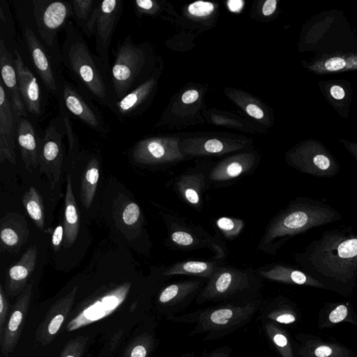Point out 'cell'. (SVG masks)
<instances>
[{
	"label": "cell",
	"mask_w": 357,
	"mask_h": 357,
	"mask_svg": "<svg viewBox=\"0 0 357 357\" xmlns=\"http://www.w3.org/2000/svg\"><path fill=\"white\" fill-rule=\"evenodd\" d=\"M37 254L36 246H31L24 252L20 260L10 268L8 279L11 287H20L28 280L36 267Z\"/></svg>",
	"instance_id": "obj_28"
},
{
	"label": "cell",
	"mask_w": 357,
	"mask_h": 357,
	"mask_svg": "<svg viewBox=\"0 0 357 357\" xmlns=\"http://www.w3.org/2000/svg\"><path fill=\"white\" fill-rule=\"evenodd\" d=\"M73 19L82 33L88 38L94 36L100 0H73Z\"/></svg>",
	"instance_id": "obj_25"
},
{
	"label": "cell",
	"mask_w": 357,
	"mask_h": 357,
	"mask_svg": "<svg viewBox=\"0 0 357 357\" xmlns=\"http://www.w3.org/2000/svg\"><path fill=\"white\" fill-rule=\"evenodd\" d=\"M262 279L255 271L222 264L209 279L195 302L249 301L260 298Z\"/></svg>",
	"instance_id": "obj_5"
},
{
	"label": "cell",
	"mask_w": 357,
	"mask_h": 357,
	"mask_svg": "<svg viewBox=\"0 0 357 357\" xmlns=\"http://www.w3.org/2000/svg\"><path fill=\"white\" fill-rule=\"evenodd\" d=\"M348 307L345 304H340L337 306L330 313L329 321L331 324H338L346 319L348 316L349 311Z\"/></svg>",
	"instance_id": "obj_37"
},
{
	"label": "cell",
	"mask_w": 357,
	"mask_h": 357,
	"mask_svg": "<svg viewBox=\"0 0 357 357\" xmlns=\"http://www.w3.org/2000/svg\"><path fill=\"white\" fill-rule=\"evenodd\" d=\"M214 8V6L212 3L198 1L190 5L188 11L193 16L203 17L211 14Z\"/></svg>",
	"instance_id": "obj_36"
},
{
	"label": "cell",
	"mask_w": 357,
	"mask_h": 357,
	"mask_svg": "<svg viewBox=\"0 0 357 357\" xmlns=\"http://www.w3.org/2000/svg\"><path fill=\"white\" fill-rule=\"evenodd\" d=\"M209 173H191L180 175L175 180L174 188L185 203L197 210L203 205L204 193L210 187Z\"/></svg>",
	"instance_id": "obj_21"
},
{
	"label": "cell",
	"mask_w": 357,
	"mask_h": 357,
	"mask_svg": "<svg viewBox=\"0 0 357 357\" xmlns=\"http://www.w3.org/2000/svg\"><path fill=\"white\" fill-rule=\"evenodd\" d=\"M32 3L37 35L60 68L62 58L58 35L73 18L71 1L33 0Z\"/></svg>",
	"instance_id": "obj_6"
},
{
	"label": "cell",
	"mask_w": 357,
	"mask_h": 357,
	"mask_svg": "<svg viewBox=\"0 0 357 357\" xmlns=\"http://www.w3.org/2000/svg\"><path fill=\"white\" fill-rule=\"evenodd\" d=\"M0 40L4 42L8 50L14 53L16 50V32L9 5L6 0L0 1Z\"/></svg>",
	"instance_id": "obj_30"
},
{
	"label": "cell",
	"mask_w": 357,
	"mask_h": 357,
	"mask_svg": "<svg viewBox=\"0 0 357 357\" xmlns=\"http://www.w3.org/2000/svg\"><path fill=\"white\" fill-rule=\"evenodd\" d=\"M328 92L330 97L336 102H343L346 98V92L344 87L338 84L330 86Z\"/></svg>",
	"instance_id": "obj_40"
},
{
	"label": "cell",
	"mask_w": 357,
	"mask_h": 357,
	"mask_svg": "<svg viewBox=\"0 0 357 357\" xmlns=\"http://www.w3.org/2000/svg\"><path fill=\"white\" fill-rule=\"evenodd\" d=\"M166 222L168 229V244L173 249L190 251L210 247L220 250L221 247L214 239L200 227L183 225L172 217L167 218Z\"/></svg>",
	"instance_id": "obj_14"
},
{
	"label": "cell",
	"mask_w": 357,
	"mask_h": 357,
	"mask_svg": "<svg viewBox=\"0 0 357 357\" xmlns=\"http://www.w3.org/2000/svg\"><path fill=\"white\" fill-rule=\"evenodd\" d=\"M22 29L35 70L49 92L55 97H58L61 77L57 72L55 62L38 38L36 32L26 24L22 25Z\"/></svg>",
	"instance_id": "obj_12"
},
{
	"label": "cell",
	"mask_w": 357,
	"mask_h": 357,
	"mask_svg": "<svg viewBox=\"0 0 357 357\" xmlns=\"http://www.w3.org/2000/svg\"><path fill=\"white\" fill-rule=\"evenodd\" d=\"M261 279L296 286H309L325 289L319 281L300 269L284 264H272L263 266L255 271Z\"/></svg>",
	"instance_id": "obj_20"
},
{
	"label": "cell",
	"mask_w": 357,
	"mask_h": 357,
	"mask_svg": "<svg viewBox=\"0 0 357 357\" xmlns=\"http://www.w3.org/2000/svg\"><path fill=\"white\" fill-rule=\"evenodd\" d=\"M73 357V356H68V357Z\"/></svg>",
	"instance_id": "obj_49"
},
{
	"label": "cell",
	"mask_w": 357,
	"mask_h": 357,
	"mask_svg": "<svg viewBox=\"0 0 357 357\" xmlns=\"http://www.w3.org/2000/svg\"><path fill=\"white\" fill-rule=\"evenodd\" d=\"M264 329L281 357H294L292 345L287 335L282 329L273 322L266 323Z\"/></svg>",
	"instance_id": "obj_31"
},
{
	"label": "cell",
	"mask_w": 357,
	"mask_h": 357,
	"mask_svg": "<svg viewBox=\"0 0 357 357\" xmlns=\"http://www.w3.org/2000/svg\"><path fill=\"white\" fill-rule=\"evenodd\" d=\"M0 67H1V82L7 92L10 102L12 105L16 117H28V111L22 99L18 87L14 55L0 40Z\"/></svg>",
	"instance_id": "obj_18"
},
{
	"label": "cell",
	"mask_w": 357,
	"mask_h": 357,
	"mask_svg": "<svg viewBox=\"0 0 357 357\" xmlns=\"http://www.w3.org/2000/svg\"><path fill=\"white\" fill-rule=\"evenodd\" d=\"M296 171L319 178H331L340 173L339 163L321 143L310 140L303 143L287 157Z\"/></svg>",
	"instance_id": "obj_9"
},
{
	"label": "cell",
	"mask_w": 357,
	"mask_h": 357,
	"mask_svg": "<svg viewBox=\"0 0 357 357\" xmlns=\"http://www.w3.org/2000/svg\"><path fill=\"white\" fill-rule=\"evenodd\" d=\"M16 138L22 161L27 171L32 173L39 164L40 139L35 126L28 117H16Z\"/></svg>",
	"instance_id": "obj_19"
},
{
	"label": "cell",
	"mask_w": 357,
	"mask_h": 357,
	"mask_svg": "<svg viewBox=\"0 0 357 357\" xmlns=\"http://www.w3.org/2000/svg\"><path fill=\"white\" fill-rule=\"evenodd\" d=\"M223 150L224 144L218 140H209L204 144V151L209 154H219Z\"/></svg>",
	"instance_id": "obj_39"
},
{
	"label": "cell",
	"mask_w": 357,
	"mask_h": 357,
	"mask_svg": "<svg viewBox=\"0 0 357 357\" xmlns=\"http://www.w3.org/2000/svg\"><path fill=\"white\" fill-rule=\"evenodd\" d=\"M215 225L227 240H234L240 235L244 227L243 220L221 217L215 221Z\"/></svg>",
	"instance_id": "obj_34"
},
{
	"label": "cell",
	"mask_w": 357,
	"mask_h": 357,
	"mask_svg": "<svg viewBox=\"0 0 357 357\" xmlns=\"http://www.w3.org/2000/svg\"><path fill=\"white\" fill-rule=\"evenodd\" d=\"M23 320V314L21 311H16L11 316L8 323V329L11 331H16L18 326L21 324Z\"/></svg>",
	"instance_id": "obj_41"
},
{
	"label": "cell",
	"mask_w": 357,
	"mask_h": 357,
	"mask_svg": "<svg viewBox=\"0 0 357 357\" xmlns=\"http://www.w3.org/2000/svg\"><path fill=\"white\" fill-rule=\"evenodd\" d=\"M146 350L143 345H138L134 348L131 353V357H146Z\"/></svg>",
	"instance_id": "obj_48"
},
{
	"label": "cell",
	"mask_w": 357,
	"mask_h": 357,
	"mask_svg": "<svg viewBox=\"0 0 357 357\" xmlns=\"http://www.w3.org/2000/svg\"><path fill=\"white\" fill-rule=\"evenodd\" d=\"M276 5H277V1L276 0H267V1H265L263 8H262V12L264 16H271L275 11Z\"/></svg>",
	"instance_id": "obj_45"
},
{
	"label": "cell",
	"mask_w": 357,
	"mask_h": 357,
	"mask_svg": "<svg viewBox=\"0 0 357 357\" xmlns=\"http://www.w3.org/2000/svg\"><path fill=\"white\" fill-rule=\"evenodd\" d=\"M243 5L242 0H230L228 1V7L232 12H239L243 7Z\"/></svg>",
	"instance_id": "obj_47"
},
{
	"label": "cell",
	"mask_w": 357,
	"mask_h": 357,
	"mask_svg": "<svg viewBox=\"0 0 357 357\" xmlns=\"http://www.w3.org/2000/svg\"><path fill=\"white\" fill-rule=\"evenodd\" d=\"M300 353L306 357H348L350 354L343 347L330 344L309 345Z\"/></svg>",
	"instance_id": "obj_33"
},
{
	"label": "cell",
	"mask_w": 357,
	"mask_h": 357,
	"mask_svg": "<svg viewBox=\"0 0 357 357\" xmlns=\"http://www.w3.org/2000/svg\"><path fill=\"white\" fill-rule=\"evenodd\" d=\"M198 97H199L198 92L196 90H194V89H191V90L187 91L186 92H185L183 94L181 99H182V102L184 104H189L197 101Z\"/></svg>",
	"instance_id": "obj_43"
},
{
	"label": "cell",
	"mask_w": 357,
	"mask_h": 357,
	"mask_svg": "<svg viewBox=\"0 0 357 357\" xmlns=\"http://www.w3.org/2000/svg\"><path fill=\"white\" fill-rule=\"evenodd\" d=\"M16 115L10 102L7 92L0 82V162H16Z\"/></svg>",
	"instance_id": "obj_15"
},
{
	"label": "cell",
	"mask_w": 357,
	"mask_h": 357,
	"mask_svg": "<svg viewBox=\"0 0 357 357\" xmlns=\"http://www.w3.org/2000/svg\"><path fill=\"white\" fill-rule=\"evenodd\" d=\"M18 87L22 99L27 111L33 115L42 114V97L41 88L36 77L32 71L25 65L21 54L17 48L14 53Z\"/></svg>",
	"instance_id": "obj_17"
},
{
	"label": "cell",
	"mask_w": 357,
	"mask_h": 357,
	"mask_svg": "<svg viewBox=\"0 0 357 357\" xmlns=\"http://www.w3.org/2000/svg\"><path fill=\"white\" fill-rule=\"evenodd\" d=\"M310 71L315 73H343L357 70V54L346 53L323 57L310 64Z\"/></svg>",
	"instance_id": "obj_26"
},
{
	"label": "cell",
	"mask_w": 357,
	"mask_h": 357,
	"mask_svg": "<svg viewBox=\"0 0 357 357\" xmlns=\"http://www.w3.org/2000/svg\"><path fill=\"white\" fill-rule=\"evenodd\" d=\"M254 163L249 158L230 160L215 166L209 173V182L213 186H219L235 181L244 175L249 174L253 168Z\"/></svg>",
	"instance_id": "obj_23"
},
{
	"label": "cell",
	"mask_w": 357,
	"mask_h": 357,
	"mask_svg": "<svg viewBox=\"0 0 357 357\" xmlns=\"http://www.w3.org/2000/svg\"><path fill=\"white\" fill-rule=\"evenodd\" d=\"M57 98L60 106L65 108L69 116L81 121L104 137L108 134L110 129L102 112L94 105L88 94L81 88H77L76 86L61 77Z\"/></svg>",
	"instance_id": "obj_8"
},
{
	"label": "cell",
	"mask_w": 357,
	"mask_h": 357,
	"mask_svg": "<svg viewBox=\"0 0 357 357\" xmlns=\"http://www.w3.org/2000/svg\"><path fill=\"white\" fill-rule=\"evenodd\" d=\"M268 319L279 324H290L295 322L296 317L288 311H273L267 315Z\"/></svg>",
	"instance_id": "obj_35"
},
{
	"label": "cell",
	"mask_w": 357,
	"mask_h": 357,
	"mask_svg": "<svg viewBox=\"0 0 357 357\" xmlns=\"http://www.w3.org/2000/svg\"><path fill=\"white\" fill-rule=\"evenodd\" d=\"M64 321V317L62 315H58L53 318L48 326L49 333L51 335L55 334L60 329V326Z\"/></svg>",
	"instance_id": "obj_42"
},
{
	"label": "cell",
	"mask_w": 357,
	"mask_h": 357,
	"mask_svg": "<svg viewBox=\"0 0 357 357\" xmlns=\"http://www.w3.org/2000/svg\"><path fill=\"white\" fill-rule=\"evenodd\" d=\"M293 257L325 288L349 292L357 279V233L351 227L326 230Z\"/></svg>",
	"instance_id": "obj_1"
},
{
	"label": "cell",
	"mask_w": 357,
	"mask_h": 357,
	"mask_svg": "<svg viewBox=\"0 0 357 357\" xmlns=\"http://www.w3.org/2000/svg\"><path fill=\"white\" fill-rule=\"evenodd\" d=\"M30 236L25 215L16 212L6 214L0 220V249L1 252L16 254L27 243Z\"/></svg>",
	"instance_id": "obj_16"
},
{
	"label": "cell",
	"mask_w": 357,
	"mask_h": 357,
	"mask_svg": "<svg viewBox=\"0 0 357 357\" xmlns=\"http://www.w3.org/2000/svg\"><path fill=\"white\" fill-rule=\"evenodd\" d=\"M207 279L194 278L166 286L158 296V302L172 317L188 308L203 289Z\"/></svg>",
	"instance_id": "obj_13"
},
{
	"label": "cell",
	"mask_w": 357,
	"mask_h": 357,
	"mask_svg": "<svg viewBox=\"0 0 357 357\" xmlns=\"http://www.w3.org/2000/svg\"><path fill=\"white\" fill-rule=\"evenodd\" d=\"M341 219V214L322 200L298 197L270 220L257 249L269 255H275L296 235Z\"/></svg>",
	"instance_id": "obj_2"
},
{
	"label": "cell",
	"mask_w": 357,
	"mask_h": 357,
	"mask_svg": "<svg viewBox=\"0 0 357 357\" xmlns=\"http://www.w3.org/2000/svg\"><path fill=\"white\" fill-rule=\"evenodd\" d=\"M119 219L126 228L137 230L141 233L143 225V214L137 203L129 201L123 207L119 213Z\"/></svg>",
	"instance_id": "obj_32"
},
{
	"label": "cell",
	"mask_w": 357,
	"mask_h": 357,
	"mask_svg": "<svg viewBox=\"0 0 357 357\" xmlns=\"http://www.w3.org/2000/svg\"><path fill=\"white\" fill-rule=\"evenodd\" d=\"M67 191H66L65 205V218H64V229L65 238L63 247L69 249L71 247L78 236L80 231V217L76 201L74 196L73 185L71 175H68L67 180Z\"/></svg>",
	"instance_id": "obj_24"
},
{
	"label": "cell",
	"mask_w": 357,
	"mask_h": 357,
	"mask_svg": "<svg viewBox=\"0 0 357 357\" xmlns=\"http://www.w3.org/2000/svg\"><path fill=\"white\" fill-rule=\"evenodd\" d=\"M247 112L249 115L255 118V119H260L263 117V111L261 110L258 106L254 105V104H250L247 107Z\"/></svg>",
	"instance_id": "obj_44"
},
{
	"label": "cell",
	"mask_w": 357,
	"mask_h": 357,
	"mask_svg": "<svg viewBox=\"0 0 357 357\" xmlns=\"http://www.w3.org/2000/svg\"><path fill=\"white\" fill-rule=\"evenodd\" d=\"M145 59L144 45H136L131 35L118 44L111 67V80L117 102L143 85Z\"/></svg>",
	"instance_id": "obj_7"
},
{
	"label": "cell",
	"mask_w": 357,
	"mask_h": 357,
	"mask_svg": "<svg viewBox=\"0 0 357 357\" xmlns=\"http://www.w3.org/2000/svg\"><path fill=\"white\" fill-rule=\"evenodd\" d=\"M62 46V65L89 97L112 110L117 102L110 72L102 60L94 55L73 22L69 21L65 30Z\"/></svg>",
	"instance_id": "obj_3"
},
{
	"label": "cell",
	"mask_w": 357,
	"mask_h": 357,
	"mask_svg": "<svg viewBox=\"0 0 357 357\" xmlns=\"http://www.w3.org/2000/svg\"><path fill=\"white\" fill-rule=\"evenodd\" d=\"M222 263L219 260H185L172 264L162 272L163 277L188 276L194 278L211 279Z\"/></svg>",
	"instance_id": "obj_22"
},
{
	"label": "cell",
	"mask_w": 357,
	"mask_h": 357,
	"mask_svg": "<svg viewBox=\"0 0 357 357\" xmlns=\"http://www.w3.org/2000/svg\"><path fill=\"white\" fill-rule=\"evenodd\" d=\"M67 128L61 114L53 118L40 139V171L48 178L52 188L60 181L64 162V137Z\"/></svg>",
	"instance_id": "obj_10"
},
{
	"label": "cell",
	"mask_w": 357,
	"mask_h": 357,
	"mask_svg": "<svg viewBox=\"0 0 357 357\" xmlns=\"http://www.w3.org/2000/svg\"></svg>",
	"instance_id": "obj_50"
},
{
	"label": "cell",
	"mask_w": 357,
	"mask_h": 357,
	"mask_svg": "<svg viewBox=\"0 0 357 357\" xmlns=\"http://www.w3.org/2000/svg\"><path fill=\"white\" fill-rule=\"evenodd\" d=\"M341 142L355 159L357 160V143L350 142L347 140L341 139Z\"/></svg>",
	"instance_id": "obj_46"
},
{
	"label": "cell",
	"mask_w": 357,
	"mask_h": 357,
	"mask_svg": "<svg viewBox=\"0 0 357 357\" xmlns=\"http://www.w3.org/2000/svg\"><path fill=\"white\" fill-rule=\"evenodd\" d=\"M262 305L261 298L249 301H229L171 318L178 322L195 324L191 334L206 333L205 341H212L223 338L248 324Z\"/></svg>",
	"instance_id": "obj_4"
},
{
	"label": "cell",
	"mask_w": 357,
	"mask_h": 357,
	"mask_svg": "<svg viewBox=\"0 0 357 357\" xmlns=\"http://www.w3.org/2000/svg\"><path fill=\"white\" fill-rule=\"evenodd\" d=\"M124 0H104L101 3L96 23V50L107 70L111 73L109 62V48L112 36L124 10Z\"/></svg>",
	"instance_id": "obj_11"
},
{
	"label": "cell",
	"mask_w": 357,
	"mask_h": 357,
	"mask_svg": "<svg viewBox=\"0 0 357 357\" xmlns=\"http://www.w3.org/2000/svg\"><path fill=\"white\" fill-rule=\"evenodd\" d=\"M22 201L27 213L37 228L44 231L45 214L41 194L35 187H30L23 195Z\"/></svg>",
	"instance_id": "obj_29"
},
{
	"label": "cell",
	"mask_w": 357,
	"mask_h": 357,
	"mask_svg": "<svg viewBox=\"0 0 357 357\" xmlns=\"http://www.w3.org/2000/svg\"><path fill=\"white\" fill-rule=\"evenodd\" d=\"M64 238H65V229L64 225L60 224L55 227L52 236V246L54 251L58 252L60 250L61 245L64 242Z\"/></svg>",
	"instance_id": "obj_38"
},
{
	"label": "cell",
	"mask_w": 357,
	"mask_h": 357,
	"mask_svg": "<svg viewBox=\"0 0 357 357\" xmlns=\"http://www.w3.org/2000/svg\"><path fill=\"white\" fill-rule=\"evenodd\" d=\"M100 165L97 157L93 156L89 160L86 165L81 178L80 184V200L86 209L92 206L94 197L97 193Z\"/></svg>",
	"instance_id": "obj_27"
}]
</instances>
